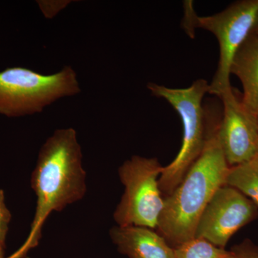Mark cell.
<instances>
[{"instance_id": "cell-7", "label": "cell", "mask_w": 258, "mask_h": 258, "mask_svg": "<svg viewBox=\"0 0 258 258\" xmlns=\"http://www.w3.org/2000/svg\"><path fill=\"white\" fill-rule=\"evenodd\" d=\"M258 217V208L238 190L223 185L207 205L197 226L195 237L225 249L231 237Z\"/></svg>"}, {"instance_id": "cell-16", "label": "cell", "mask_w": 258, "mask_h": 258, "mask_svg": "<svg viewBox=\"0 0 258 258\" xmlns=\"http://www.w3.org/2000/svg\"><path fill=\"white\" fill-rule=\"evenodd\" d=\"M251 33L258 36V15L257 18H256L255 23H254L253 28H252V32Z\"/></svg>"}, {"instance_id": "cell-17", "label": "cell", "mask_w": 258, "mask_h": 258, "mask_svg": "<svg viewBox=\"0 0 258 258\" xmlns=\"http://www.w3.org/2000/svg\"><path fill=\"white\" fill-rule=\"evenodd\" d=\"M257 132H258V118H257ZM256 157L258 158V142H257V157Z\"/></svg>"}, {"instance_id": "cell-6", "label": "cell", "mask_w": 258, "mask_h": 258, "mask_svg": "<svg viewBox=\"0 0 258 258\" xmlns=\"http://www.w3.org/2000/svg\"><path fill=\"white\" fill-rule=\"evenodd\" d=\"M164 166L157 158L133 156L120 166L118 176L124 186L113 219L117 225L157 230L164 198L159 179Z\"/></svg>"}, {"instance_id": "cell-3", "label": "cell", "mask_w": 258, "mask_h": 258, "mask_svg": "<svg viewBox=\"0 0 258 258\" xmlns=\"http://www.w3.org/2000/svg\"><path fill=\"white\" fill-rule=\"evenodd\" d=\"M147 87L153 96L166 100L182 121L181 149L174 161L163 168L159 179V187L165 198L174 191L201 155L221 118L207 114L204 109V96L209 92V83L205 79L197 80L185 88H168L154 83H148Z\"/></svg>"}, {"instance_id": "cell-11", "label": "cell", "mask_w": 258, "mask_h": 258, "mask_svg": "<svg viewBox=\"0 0 258 258\" xmlns=\"http://www.w3.org/2000/svg\"><path fill=\"white\" fill-rule=\"evenodd\" d=\"M225 184L243 194L258 208V158L230 166Z\"/></svg>"}, {"instance_id": "cell-12", "label": "cell", "mask_w": 258, "mask_h": 258, "mask_svg": "<svg viewBox=\"0 0 258 258\" xmlns=\"http://www.w3.org/2000/svg\"><path fill=\"white\" fill-rule=\"evenodd\" d=\"M174 251L176 258H233L231 251L220 248L198 237L180 244Z\"/></svg>"}, {"instance_id": "cell-9", "label": "cell", "mask_w": 258, "mask_h": 258, "mask_svg": "<svg viewBox=\"0 0 258 258\" xmlns=\"http://www.w3.org/2000/svg\"><path fill=\"white\" fill-rule=\"evenodd\" d=\"M109 235L118 252L128 258H176L174 247L155 230L117 225Z\"/></svg>"}, {"instance_id": "cell-5", "label": "cell", "mask_w": 258, "mask_h": 258, "mask_svg": "<svg viewBox=\"0 0 258 258\" xmlns=\"http://www.w3.org/2000/svg\"><path fill=\"white\" fill-rule=\"evenodd\" d=\"M183 25L191 35L196 28L204 29L216 37L220 58L215 76L209 84L210 94L218 97L232 88L230 69L232 60L242 43L250 35L258 15V0H243L230 5L223 11L200 17L192 2H185Z\"/></svg>"}, {"instance_id": "cell-14", "label": "cell", "mask_w": 258, "mask_h": 258, "mask_svg": "<svg viewBox=\"0 0 258 258\" xmlns=\"http://www.w3.org/2000/svg\"><path fill=\"white\" fill-rule=\"evenodd\" d=\"M233 258H258V247L249 240L234 246L231 249Z\"/></svg>"}, {"instance_id": "cell-2", "label": "cell", "mask_w": 258, "mask_h": 258, "mask_svg": "<svg viewBox=\"0 0 258 258\" xmlns=\"http://www.w3.org/2000/svg\"><path fill=\"white\" fill-rule=\"evenodd\" d=\"M219 127L181 182L164 198L157 232L174 248L195 238L204 210L217 190L225 185L230 166L219 140Z\"/></svg>"}, {"instance_id": "cell-4", "label": "cell", "mask_w": 258, "mask_h": 258, "mask_svg": "<svg viewBox=\"0 0 258 258\" xmlns=\"http://www.w3.org/2000/svg\"><path fill=\"white\" fill-rule=\"evenodd\" d=\"M80 92L77 75L71 66L51 75L8 68L0 72V115L15 118L41 113L57 100Z\"/></svg>"}, {"instance_id": "cell-1", "label": "cell", "mask_w": 258, "mask_h": 258, "mask_svg": "<svg viewBox=\"0 0 258 258\" xmlns=\"http://www.w3.org/2000/svg\"><path fill=\"white\" fill-rule=\"evenodd\" d=\"M83 154L74 128L55 130L42 144L32 173L36 209L27 240L15 253L25 257L38 244L47 217L84 198L87 191Z\"/></svg>"}, {"instance_id": "cell-15", "label": "cell", "mask_w": 258, "mask_h": 258, "mask_svg": "<svg viewBox=\"0 0 258 258\" xmlns=\"http://www.w3.org/2000/svg\"><path fill=\"white\" fill-rule=\"evenodd\" d=\"M5 247L0 245V258H17L15 257V256H13V254L10 256V257H6V256H5Z\"/></svg>"}, {"instance_id": "cell-10", "label": "cell", "mask_w": 258, "mask_h": 258, "mask_svg": "<svg viewBox=\"0 0 258 258\" xmlns=\"http://www.w3.org/2000/svg\"><path fill=\"white\" fill-rule=\"evenodd\" d=\"M230 74L240 80L243 88L241 97L244 108L258 118V36L251 33L232 60Z\"/></svg>"}, {"instance_id": "cell-8", "label": "cell", "mask_w": 258, "mask_h": 258, "mask_svg": "<svg viewBox=\"0 0 258 258\" xmlns=\"http://www.w3.org/2000/svg\"><path fill=\"white\" fill-rule=\"evenodd\" d=\"M220 98L223 113L218 137L226 160L230 166L252 160L257 154V118L244 108L232 87Z\"/></svg>"}, {"instance_id": "cell-13", "label": "cell", "mask_w": 258, "mask_h": 258, "mask_svg": "<svg viewBox=\"0 0 258 258\" xmlns=\"http://www.w3.org/2000/svg\"><path fill=\"white\" fill-rule=\"evenodd\" d=\"M11 219V212L5 203L4 191L0 189V245L5 247Z\"/></svg>"}]
</instances>
